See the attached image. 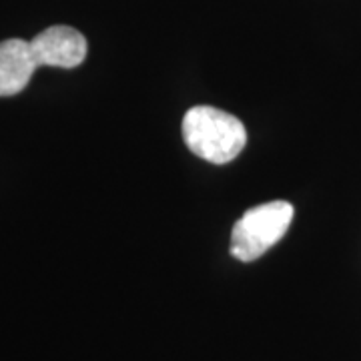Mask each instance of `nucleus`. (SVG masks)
Returning <instances> with one entry per match:
<instances>
[{"mask_svg": "<svg viewBox=\"0 0 361 361\" xmlns=\"http://www.w3.org/2000/svg\"><path fill=\"white\" fill-rule=\"evenodd\" d=\"M32 54L39 66L75 68L87 59V39L77 28L65 25L49 26L30 40Z\"/></svg>", "mask_w": 361, "mask_h": 361, "instance_id": "nucleus-3", "label": "nucleus"}, {"mask_svg": "<svg viewBox=\"0 0 361 361\" xmlns=\"http://www.w3.org/2000/svg\"><path fill=\"white\" fill-rule=\"evenodd\" d=\"M183 139L189 151L213 165H225L247 145L243 123L215 106H193L183 118Z\"/></svg>", "mask_w": 361, "mask_h": 361, "instance_id": "nucleus-1", "label": "nucleus"}, {"mask_svg": "<svg viewBox=\"0 0 361 361\" xmlns=\"http://www.w3.org/2000/svg\"><path fill=\"white\" fill-rule=\"evenodd\" d=\"M39 68L30 40L8 39L0 42V97H13L26 89Z\"/></svg>", "mask_w": 361, "mask_h": 361, "instance_id": "nucleus-4", "label": "nucleus"}, {"mask_svg": "<svg viewBox=\"0 0 361 361\" xmlns=\"http://www.w3.org/2000/svg\"><path fill=\"white\" fill-rule=\"evenodd\" d=\"M293 205L287 201H269L253 207L233 225L231 255L243 263H251L265 255L283 237L291 221Z\"/></svg>", "mask_w": 361, "mask_h": 361, "instance_id": "nucleus-2", "label": "nucleus"}]
</instances>
